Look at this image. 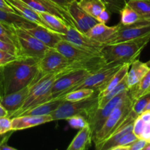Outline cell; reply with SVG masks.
Returning <instances> with one entry per match:
<instances>
[{
	"label": "cell",
	"instance_id": "obj_31",
	"mask_svg": "<svg viewBox=\"0 0 150 150\" xmlns=\"http://www.w3.org/2000/svg\"><path fill=\"white\" fill-rule=\"evenodd\" d=\"M96 89H91V88H81L68 92L60 98L66 101L82 100L92 96L96 92Z\"/></svg>",
	"mask_w": 150,
	"mask_h": 150
},
{
	"label": "cell",
	"instance_id": "obj_30",
	"mask_svg": "<svg viewBox=\"0 0 150 150\" xmlns=\"http://www.w3.org/2000/svg\"><path fill=\"white\" fill-rule=\"evenodd\" d=\"M0 22L8 26L14 25L20 26L28 23H31L18 13H10L2 10H0Z\"/></svg>",
	"mask_w": 150,
	"mask_h": 150
},
{
	"label": "cell",
	"instance_id": "obj_14",
	"mask_svg": "<svg viewBox=\"0 0 150 150\" xmlns=\"http://www.w3.org/2000/svg\"><path fill=\"white\" fill-rule=\"evenodd\" d=\"M21 27L49 48H54L56 44L62 40L61 34L35 23H28Z\"/></svg>",
	"mask_w": 150,
	"mask_h": 150
},
{
	"label": "cell",
	"instance_id": "obj_40",
	"mask_svg": "<svg viewBox=\"0 0 150 150\" xmlns=\"http://www.w3.org/2000/svg\"><path fill=\"white\" fill-rule=\"evenodd\" d=\"M148 142L142 139H138L129 145L123 146L120 150H144Z\"/></svg>",
	"mask_w": 150,
	"mask_h": 150
},
{
	"label": "cell",
	"instance_id": "obj_41",
	"mask_svg": "<svg viewBox=\"0 0 150 150\" xmlns=\"http://www.w3.org/2000/svg\"><path fill=\"white\" fill-rule=\"evenodd\" d=\"M146 122H144L141 117L138 116L135 120L134 121L133 123V127H132V132H133L134 134L140 139L141 134H142V132L144 130V126H145Z\"/></svg>",
	"mask_w": 150,
	"mask_h": 150
},
{
	"label": "cell",
	"instance_id": "obj_7",
	"mask_svg": "<svg viewBox=\"0 0 150 150\" xmlns=\"http://www.w3.org/2000/svg\"><path fill=\"white\" fill-rule=\"evenodd\" d=\"M122 65L123 64L116 62L107 63L99 70L91 73L82 82L71 88L68 92L81 88H91L99 92Z\"/></svg>",
	"mask_w": 150,
	"mask_h": 150
},
{
	"label": "cell",
	"instance_id": "obj_43",
	"mask_svg": "<svg viewBox=\"0 0 150 150\" xmlns=\"http://www.w3.org/2000/svg\"><path fill=\"white\" fill-rule=\"evenodd\" d=\"M11 134L12 133L5 135L0 140V150H17L16 148L12 147V146H10L7 144V142H8V139L10 137V136H11Z\"/></svg>",
	"mask_w": 150,
	"mask_h": 150
},
{
	"label": "cell",
	"instance_id": "obj_47",
	"mask_svg": "<svg viewBox=\"0 0 150 150\" xmlns=\"http://www.w3.org/2000/svg\"><path fill=\"white\" fill-rule=\"evenodd\" d=\"M51 1L68 11V6L74 0H51Z\"/></svg>",
	"mask_w": 150,
	"mask_h": 150
},
{
	"label": "cell",
	"instance_id": "obj_3",
	"mask_svg": "<svg viewBox=\"0 0 150 150\" xmlns=\"http://www.w3.org/2000/svg\"><path fill=\"white\" fill-rule=\"evenodd\" d=\"M150 41V35L144 38L104 45L101 54L107 63L132 64L138 58L146 45Z\"/></svg>",
	"mask_w": 150,
	"mask_h": 150
},
{
	"label": "cell",
	"instance_id": "obj_34",
	"mask_svg": "<svg viewBox=\"0 0 150 150\" xmlns=\"http://www.w3.org/2000/svg\"><path fill=\"white\" fill-rule=\"evenodd\" d=\"M150 100V93L146 94L145 95H143L141 98H138L134 102L133 105H132V111L136 114L137 116L141 115V113L144 111L146 106L147 105L148 103Z\"/></svg>",
	"mask_w": 150,
	"mask_h": 150
},
{
	"label": "cell",
	"instance_id": "obj_12",
	"mask_svg": "<svg viewBox=\"0 0 150 150\" xmlns=\"http://www.w3.org/2000/svg\"><path fill=\"white\" fill-rule=\"evenodd\" d=\"M70 63L60 52L55 48H50L38 62V73L41 76L59 71Z\"/></svg>",
	"mask_w": 150,
	"mask_h": 150
},
{
	"label": "cell",
	"instance_id": "obj_10",
	"mask_svg": "<svg viewBox=\"0 0 150 150\" xmlns=\"http://www.w3.org/2000/svg\"><path fill=\"white\" fill-rule=\"evenodd\" d=\"M149 35H150L149 21L137 22L127 26H124L119 23L117 32L106 45L138 39Z\"/></svg>",
	"mask_w": 150,
	"mask_h": 150
},
{
	"label": "cell",
	"instance_id": "obj_2",
	"mask_svg": "<svg viewBox=\"0 0 150 150\" xmlns=\"http://www.w3.org/2000/svg\"><path fill=\"white\" fill-rule=\"evenodd\" d=\"M77 66L78 64L76 62H70V63L66 67L59 71L49 73V74H46L44 76H41L38 73L35 79L32 81L29 95L25 100L24 103L22 104L20 108H19L17 111L8 116V117L12 119L13 117H18L21 113L32 108V107L35 106L38 104L50 101L51 87H52L54 81L60 76H63L66 73L73 71V70H78L79 67Z\"/></svg>",
	"mask_w": 150,
	"mask_h": 150
},
{
	"label": "cell",
	"instance_id": "obj_1",
	"mask_svg": "<svg viewBox=\"0 0 150 150\" xmlns=\"http://www.w3.org/2000/svg\"><path fill=\"white\" fill-rule=\"evenodd\" d=\"M38 59L20 57L5 65L0 66L4 94L22 89L33 81L38 73Z\"/></svg>",
	"mask_w": 150,
	"mask_h": 150
},
{
	"label": "cell",
	"instance_id": "obj_13",
	"mask_svg": "<svg viewBox=\"0 0 150 150\" xmlns=\"http://www.w3.org/2000/svg\"><path fill=\"white\" fill-rule=\"evenodd\" d=\"M27 5L38 13H49L63 19L69 26L76 28V23L73 18L67 10H64L51 1V0H21Z\"/></svg>",
	"mask_w": 150,
	"mask_h": 150
},
{
	"label": "cell",
	"instance_id": "obj_52",
	"mask_svg": "<svg viewBox=\"0 0 150 150\" xmlns=\"http://www.w3.org/2000/svg\"><path fill=\"white\" fill-rule=\"evenodd\" d=\"M146 64H147V65H148L149 67H150V60H149V61L147 62H146Z\"/></svg>",
	"mask_w": 150,
	"mask_h": 150
},
{
	"label": "cell",
	"instance_id": "obj_6",
	"mask_svg": "<svg viewBox=\"0 0 150 150\" xmlns=\"http://www.w3.org/2000/svg\"><path fill=\"white\" fill-rule=\"evenodd\" d=\"M16 38L19 57L39 60L50 49L49 46L32 36L20 26H11Z\"/></svg>",
	"mask_w": 150,
	"mask_h": 150
},
{
	"label": "cell",
	"instance_id": "obj_39",
	"mask_svg": "<svg viewBox=\"0 0 150 150\" xmlns=\"http://www.w3.org/2000/svg\"><path fill=\"white\" fill-rule=\"evenodd\" d=\"M12 130L11 119L8 117H0V136L7 134Z\"/></svg>",
	"mask_w": 150,
	"mask_h": 150
},
{
	"label": "cell",
	"instance_id": "obj_45",
	"mask_svg": "<svg viewBox=\"0 0 150 150\" xmlns=\"http://www.w3.org/2000/svg\"><path fill=\"white\" fill-rule=\"evenodd\" d=\"M0 10L10 12V13H17L16 10L13 9V7L6 0H0Z\"/></svg>",
	"mask_w": 150,
	"mask_h": 150
},
{
	"label": "cell",
	"instance_id": "obj_15",
	"mask_svg": "<svg viewBox=\"0 0 150 150\" xmlns=\"http://www.w3.org/2000/svg\"><path fill=\"white\" fill-rule=\"evenodd\" d=\"M68 11L75 21L76 29L82 33L85 34L91 27L99 23L96 19L79 7L76 0H74L69 4Z\"/></svg>",
	"mask_w": 150,
	"mask_h": 150
},
{
	"label": "cell",
	"instance_id": "obj_26",
	"mask_svg": "<svg viewBox=\"0 0 150 150\" xmlns=\"http://www.w3.org/2000/svg\"><path fill=\"white\" fill-rule=\"evenodd\" d=\"M78 4L84 11L96 20L100 13L104 10H107L101 0H79Z\"/></svg>",
	"mask_w": 150,
	"mask_h": 150
},
{
	"label": "cell",
	"instance_id": "obj_8",
	"mask_svg": "<svg viewBox=\"0 0 150 150\" xmlns=\"http://www.w3.org/2000/svg\"><path fill=\"white\" fill-rule=\"evenodd\" d=\"M129 95V90L124 91L119 95H116L110 100H109L105 105L101 108H96L87 117V121L91 127L93 133V137L99 130L105 122L107 117L110 116L114 108L120 104L128 95Z\"/></svg>",
	"mask_w": 150,
	"mask_h": 150
},
{
	"label": "cell",
	"instance_id": "obj_5",
	"mask_svg": "<svg viewBox=\"0 0 150 150\" xmlns=\"http://www.w3.org/2000/svg\"><path fill=\"white\" fill-rule=\"evenodd\" d=\"M98 105V91L86 99L78 101H66L63 100L60 105L51 112L53 121L67 120L75 115H82L87 119Z\"/></svg>",
	"mask_w": 150,
	"mask_h": 150
},
{
	"label": "cell",
	"instance_id": "obj_46",
	"mask_svg": "<svg viewBox=\"0 0 150 150\" xmlns=\"http://www.w3.org/2000/svg\"><path fill=\"white\" fill-rule=\"evenodd\" d=\"M109 18H110L109 11L107 10H104L101 13H100L99 17L97 18V21H98L99 23H106L109 21Z\"/></svg>",
	"mask_w": 150,
	"mask_h": 150
},
{
	"label": "cell",
	"instance_id": "obj_11",
	"mask_svg": "<svg viewBox=\"0 0 150 150\" xmlns=\"http://www.w3.org/2000/svg\"><path fill=\"white\" fill-rule=\"evenodd\" d=\"M62 39L68 41L70 43L85 50L92 54L101 55V51L104 46V44L100 43L94 40L92 38L87 36L85 33H82L77 29L72 26H69L67 33L61 35Z\"/></svg>",
	"mask_w": 150,
	"mask_h": 150
},
{
	"label": "cell",
	"instance_id": "obj_22",
	"mask_svg": "<svg viewBox=\"0 0 150 150\" xmlns=\"http://www.w3.org/2000/svg\"><path fill=\"white\" fill-rule=\"evenodd\" d=\"M149 68L146 63L142 62L138 59L132 62L126 77V83L129 89L138 84L143 77L146 74Z\"/></svg>",
	"mask_w": 150,
	"mask_h": 150
},
{
	"label": "cell",
	"instance_id": "obj_4",
	"mask_svg": "<svg viewBox=\"0 0 150 150\" xmlns=\"http://www.w3.org/2000/svg\"><path fill=\"white\" fill-rule=\"evenodd\" d=\"M134 102L135 101L129 93V95L114 108L102 127L93 137L94 144L96 145L102 142L119 129L132 110Z\"/></svg>",
	"mask_w": 150,
	"mask_h": 150
},
{
	"label": "cell",
	"instance_id": "obj_24",
	"mask_svg": "<svg viewBox=\"0 0 150 150\" xmlns=\"http://www.w3.org/2000/svg\"><path fill=\"white\" fill-rule=\"evenodd\" d=\"M130 64L129 63L124 64L117 72L112 76L111 79L104 85L102 88L98 92V98L104 96L110 92L113 89H114L117 85L121 83L122 80L126 76L129 70Z\"/></svg>",
	"mask_w": 150,
	"mask_h": 150
},
{
	"label": "cell",
	"instance_id": "obj_42",
	"mask_svg": "<svg viewBox=\"0 0 150 150\" xmlns=\"http://www.w3.org/2000/svg\"><path fill=\"white\" fill-rule=\"evenodd\" d=\"M20 57L10 54L9 53L4 52V51H0V66L5 65L11 62L18 59Z\"/></svg>",
	"mask_w": 150,
	"mask_h": 150
},
{
	"label": "cell",
	"instance_id": "obj_18",
	"mask_svg": "<svg viewBox=\"0 0 150 150\" xmlns=\"http://www.w3.org/2000/svg\"><path fill=\"white\" fill-rule=\"evenodd\" d=\"M52 121L53 119L51 114L43 116H19L11 119L12 130H25Z\"/></svg>",
	"mask_w": 150,
	"mask_h": 150
},
{
	"label": "cell",
	"instance_id": "obj_50",
	"mask_svg": "<svg viewBox=\"0 0 150 150\" xmlns=\"http://www.w3.org/2000/svg\"><path fill=\"white\" fill-rule=\"evenodd\" d=\"M150 111V100H149V102L148 103V104H147L146 106L145 109H144V111Z\"/></svg>",
	"mask_w": 150,
	"mask_h": 150
},
{
	"label": "cell",
	"instance_id": "obj_44",
	"mask_svg": "<svg viewBox=\"0 0 150 150\" xmlns=\"http://www.w3.org/2000/svg\"><path fill=\"white\" fill-rule=\"evenodd\" d=\"M140 139H144L148 143L150 142V121L146 122L144 130H143L142 134H141Z\"/></svg>",
	"mask_w": 150,
	"mask_h": 150
},
{
	"label": "cell",
	"instance_id": "obj_33",
	"mask_svg": "<svg viewBox=\"0 0 150 150\" xmlns=\"http://www.w3.org/2000/svg\"><path fill=\"white\" fill-rule=\"evenodd\" d=\"M0 40L14 44L17 47L16 35L12 29L11 26L5 25L1 22H0Z\"/></svg>",
	"mask_w": 150,
	"mask_h": 150
},
{
	"label": "cell",
	"instance_id": "obj_35",
	"mask_svg": "<svg viewBox=\"0 0 150 150\" xmlns=\"http://www.w3.org/2000/svg\"><path fill=\"white\" fill-rule=\"evenodd\" d=\"M110 13H120L127 0H101Z\"/></svg>",
	"mask_w": 150,
	"mask_h": 150
},
{
	"label": "cell",
	"instance_id": "obj_19",
	"mask_svg": "<svg viewBox=\"0 0 150 150\" xmlns=\"http://www.w3.org/2000/svg\"><path fill=\"white\" fill-rule=\"evenodd\" d=\"M6 1L13 7V9L16 10L18 14L24 18L28 21L35 23L36 25H39L43 27L49 29L46 25V23L43 21L41 16H40L39 13L29 7V5H27L23 1H21V0H6Z\"/></svg>",
	"mask_w": 150,
	"mask_h": 150
},
{
	"label": "cell",
	"instance_id": "obj_53",
	"mask_svg": "<svg viewBox=\"0 0 150 150\" xmlns=\"http://www.w3.org/2000/svg\"><path fill=\"white\" fill-rule=\"evenodd\" d=\"M76 1H79V0H76Z\"/></svg>",
	"mask_w": 150,
	"mask_h": 150
},
{
	"label": "cell",
	"instance_id": "obj_9",
	"mask_svg": "<svg viewBox=\"0 0 150 150\" xmlns=\"http://www.w3.org/2000/svg\"><path fill=\"white\" fill-rule=\"evenodd\" d=\"M94 72L90 70L80 69L71 71L60 76L54 81L51 91V98L50 100L57 99L65 94L67 93L71 88L77 85L89 75Z\"/></svg>",
	"mask_w": 150,
	"mask_h": 150
},
{
	"label": "cell",
	"instance_id": "obj_17",
	"mask_svg": "<svg viewBox=\"0 0 150 150\" xmlns=\"http://www.w3.org/2000/svg\"><path fill=\"white\" fill-rule=\"evenodd\" d=\"M32 83L26 85V86L16 91V92L7 94L0 100V103L3 105V107L8 112L7 117L16 111H17L19 108H20L22 104L24 103L25 100L29 95Z\"/></svg>",
	"mask_w": 150,
	"mask_h": 150
},
{
	"label": "cell",
	"instance_id": "obj_21",
	"mask_svg": "<svg viewBox=\"0 0 150 150\" xmlns=\"http://www.w3.org/2000/svg\"><path fill=\"white\" fill-rule=\"evenodd\" d=\"M93 133L89 124L82 128L74 136L67 147V150H86L92 146Z\"/></svg>",
	"mask_w": 150,
	"mask_h": 150
},
{
	"label": "cell",
	"instance_id": "obj_27",
	"mask_svg": "<svg viewBox=\"0 0 150 150\" xmlns=\"http://www.w3.org/2000/svg\"><path fill=\"white\" fill-rule=\"evenodd\" d=\"M129 90L134 101L143 95L150 93V68L139 83L132 88H129Z\"/></svg>",
	"mask_w": 150,
	"mask_h": 150
},
{
	"label": "cell",
	"instance_id": "obj_29",
	"mask_svg": "<svg viewBox=\"0 0 150 150\" xmlns=\"http://www.w3.org/2000/svg\"><path fill=\"white\" fill-rule=\"evenodd\" d=\"M119 14L121 15L120 23L124 26L133 24L137 22L144 21L141 16L135 10H133L127 3L122 8Z\"/></svg>",
	"mask_w": 150,
	"mask_h": 150
},
{
	"label": "cell",
	"instance_id": "obj_49",
	"mask_svg": "<svg viewBox=\"0 0 150 150\" xmlns=\"http://www.w3.org/2000/svg\"><path fill=\"white\" fill-rule=\"evenodd\" d=\"M7 115H8L7 111L3 107V105L0 103V117H7Z\"/></svg>",
	"mask_w": 150,
	"mask_h": 150
},
{
	"label": "cell",
	"instance_id": "obj_32",
	"mask_svg": "<svg viewBox=\"0 0 150 150\" xmlns=\"http://www.w3.org/2000/svg\"><path fill=\"white\" fill-rule=\"evenodd\" d=\"M126 77L121 81V83H119V85H117L114 89H112L109 93L104 95V96L101 97V98H98V105H97L98 108H101V107L104 106L109 100H110L112 98L116 97V95H119V94L121 93V92L129 89L127 83H126Z\"/></svg>",
	"mask_w": 150,
	"mask_h": 150
},
{
	"label": "cell",
	"instance_id": "obj_48",
	"mask_svg": "<svg viewBox=\"0 0 150 150\" xmlns=\"http://www.w3.org/2000/svg\"><path fill=\"white\" fill-rule=\"evenodd\" d=\"M144 122H149L150 121V111H145L143 113H141V115L139 116Z\"/></svg>",
	"mask_w": 150,
	"mask_h": 150
},
{
	"label": "cell",
	"instance_id": "obj_23",
	"mask_svg": "<svg viewBox=\"0 0 150 150\" xmlns=\"http://www.w3.org/2000/svg\"><path fill=\"white\" fill-rule=\"evenodd\" d=\"M63 100V98H57V99L48 101V102L44 103L38 104L35 106L32 107V108L23 111L19 116H43L50 114L60 105Z\"/></svg>",
	"mask_w": 150,
	"mask_h": 150
},
{
	"label": "cell",
	"instance_id": "obj_51",
	"mask_svg": "<svg viewBox=\"0 0 150 150\" xmlns=\"http://www.w3.org/2000/svg\"><path fill=\"white\" fill-rule=\"evenodd\" d=\"M144 150H150V142L149 143H147V144L146 145Z\"/></svg>",
	"mask_w": 150,
	"mask_h": 150
},
{
	"label": "cell",
	"instance_id": "obj_16",
	"mask_svg": "<svg viewBox=\"0 0 150 150\" xmlns=\"http://www.w3.org/2000/svg\"><path fill=\"white\" fill-rule=\"evenodd\" d=\"M54 48L61 53L70 62L88 59L95 56H98L97 54H92L85 50L82 49L63 39L59 41Z\"/></svg>",
	"mask_w": 150,
	"mask_h": 150
},
{
	"label": "cell",
	"instance_id": "obj_25",
	"mask_svg": "<svg viewBox=\"0 0 150 150\" xmlns=\"http://www.w3.org/2000/svg\"><path fill=\"white\" fill-rule=\"evenodd\" d=\"M43 21L51 30L61 35L67 33L69 26L60 18L49 13H39Z\"/></svg>",
	"mask_w": 150,
	"mask_h": 150
},
{
	"label": "cell",
	"instance_id": "obj_36",
	"mask_svg": "<svg viewBox=\"0 0 150 150\" xmlns=\"http://www.w3.org/2000/svg\"><path fill=\"white\" fill-rule=\"evenodd\" d=\"M68 123L71 127L75 129H81L88 125V121L82 115H75L73 117H71L68 118L67 120Z\"/></svg>",
	"mask_w": 150,
	"mask_h": 150
},
{
	"label": "cell",
	"instance_id": "obj_38",
	"mask_svg": "<svg viewBox=\"0 0 150 150\" xmlns=\"http://www.w3.org/2000/svg\"><path fill=\"white\" fill-rule=\"evenodd\" d=\"M0 51L9 53V54L19 57V52L17 47L14 44L5 42L1 40H0Z\"/></svg>",
	"mask_w": 150,
	"mask_h": 150
},
{
	"label": "cell",
	"instance_id": "obj_28",
	"mask_svg": "<svg viewBox=\"0 0 150 150\" xmlns=\"http://www.w3.org/2000/svg\"><path fill=\"white\" fill-rule=\"evenodd\" d=\"M126 3L141 16L144 21L150 22V0H127Z\"/></svg>",
	"mask_w": 150,
	"mask_h": 150
},
{
	"label": "cell",
	"instance_id": "obj_20",
	"mask_svg": "<svg viewBox=\"0 0 150 150\" xmlns=\"http://www.w3.org/2000/svg\"><path fill=\"white\" fill-rule=\"evenodd\" d=\"M119 29V24L116 26H109L106 23H99L94 25L85 33L87 36L92 38L94 40L106 45L108 41L113 38Z\"/></svg>",
	"mask_w": 150,
	"mask_h": 150
},
{
	"label": "cell",
	"instance_id": "obj_37",
	"mask_svg": "<svg viewBox=\"0 0 150 150\" xmlns=\"http://www.w3.org/2000/svg\"><path fill=\"white\" fill-rule=\"evenodd\" d=\"M138 139V138L134 134L133 132H129V133H127L126 134H125L124 136L119 141V142H118L117 144L116 145V146H114V147L112 149V150H120L121 147L129 145L130 144H132V142H134Z\"/></svg>",
	"mask_w": 150,
	"mask_h": 150
}]
</instances>
